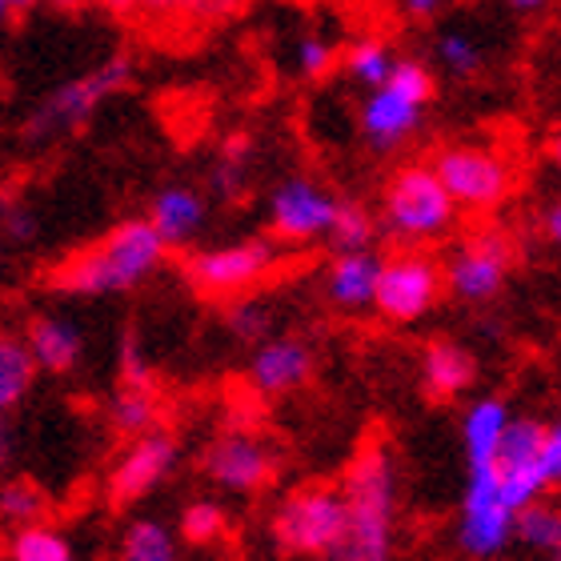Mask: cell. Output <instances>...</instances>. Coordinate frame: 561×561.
Masks as SVG:
<instances>
[{
    "label": "cell",
    "mask_w": 561,
    "mask_h": 561,
    "mask_svg": "<svg viewBox=\"0 0 561 561\" xmlns=\"http://www.w3.org/2000/svg\"><path fill=\"white\" fill-rule=\"evenodd\" d=\"M45 514V493L36 490L33 481H12L9 490L0 493V517L16 522V526H36V517Z\"/></svg>",
    "instance_id": "836d02e7"
},
{
    "label": "cell",
    "mask_w": 561,
    "mask_h": 561,
    "mask_svg": "<svg viewBox=\"0 0 561 561\" xmlns=\"http://www.w3.org/2000/svg\"><path fill=\"white\" fill-rule=\"evenodd\" d=\"M541 229H546V237H550V245L561 249V197H553L550 205H546V213H541Z\"/></svg>",
    "instance_id": "8d00e7d4"
},
{
    "label": "cell",
    "mask_w": 561,
    "mask_h": 561,
    "mask_svg": "<svg viewBox=\"0 0 561 561\" xmlns=\"http://www.w3.org/2000/svg\"><path fill=\"white\" fill-rule=\"evenodd\" d=\"M33 374H36V362L28 345L12 337H0V410H9L16 401L28 393L33 386Z\"/></svg>",
    "instance_id": "4316f807"
},
{
    "label": "cell",
    "mask_w": 561,
    "mask_h": 561,
    "mask_svg": "<svg viewBox=\"0 0 561 561\" xmlns=\"http://www.w3.org/2000/svg\"><path fill=\"white\" fill-rule=\"evenodd\" d=\"M293 60H297V72L317 81V77H325L333 65H337V41L325 33H305L297 45H293Z\"/></svg>",
    "instance_id": "d6a6232c"
},
{
    "label": "cell",
    "mask_w": 561,
    "mask_h": 561,
    "mask_svg": "<svg viewBox=\"0 0 561 561\" xmlns=\"http://www.w3.org/2000/svg\"><path fill=\"white\" fill-rule=\"evenodd\" d=\"M546 478L550 485H561V417L546 425Z\"/></svg>",
    "instance_id": "d590c367"
},
{
    "label": "cell",
    "mask_w": 561,
    "mask_h": 561,
    "mask_svg": "<svg viewBox=\"0 0 561 561\" xmlns=\"http://www.w3.org/2000/svg\"><path fill=\"white\" fill-rule=\"evenodd\" d=\"M381 221L405 245H430V241H442L454 229L457 205L437 181L433 164H405L386 185Z\"/></svg>",
    "instance_id": "277c9868"
},
{
    "label": "cell",
    "mask_w": 561,
    "mask_h": 561,
    "mask_svg": "<svg viewBox=\"0 0 561 561\" xmlns=\"http://www.w3.org/2000/svg\"><path fill=\"white\" fill-rule=\"evenodd\" d=\"M117 561H176V538L161 522L140 517V522H133V526L125 529Z\"/></svg>",
    "instance_id": "484cf974"
},
{
    "label": "cell",
    "mask_w": 561,
    "mask_h": 561,
    "mask_svg": "<svg viewBox=\"0 0 561 561\" xmlns=\"http://www.w3.org/2000/svg\"><path fill=\"white\" fill-rule=\"evenodd\" d=\"M313 350L301 337H270L265 345H257L253 362H249V381L265 398H280L301 389L313 377Z\"/></svg>",
    "instance_id": "2e32d148"
},
{
    "label": "cell",
    "mask_w": 561,
    "mask_h": 561,
    "mask_svg": "<svg viewBox=\"0 0 561 561\" xmlns=\"http://www.w3.org/2000/svg\"><path fill=\"white\" fill-rule=\"evenodd\" d=\"M12 561H72V546L57 529L28 526L12 538Z\"/></svg>",
    "instance_id": "4dcf8cb0"
},
{
    "label": "cell",
    "mask_w": 561,
    "mask_h": 561,
    "mask_svg": "<svg viewBox=\"0 0 561 561\" xmlns=\"http://www.w3.org/2000/svg\"><path fill=\"white\" fill-rule=\"evenodd\" d=\"M433 93H437V81H433L430 65L417 57H398V65H393V72H389V81L362 101L365 140H369L377 152L398 149L401 140L417 133Z\"/></svg>",
    "instance_id": "3957f363"
},
{
    "label": "cell",
    "mask_w": 561,
    "mask_h": 561,
    "mask_svg": "<svg viewBox=\"0 0 561 561\" xmlns=\"http://www.w3.org/2000/svg\"><path fill=\"white\" fill-rule=\"evenodd\" d=\"M505 277H510V241H505V233H497V229L469 233L442 265L445 289L466 305L493 301V297L502 293Z\"/></svg>",
    "instance_id": "9c48e42d"
},
{
    "label": "cell",
    "mask_w": 561,
    "mask_h": 561,
    "mask_svg": "<svg viewBox=\"0 0 561 561\" xmlns=\"http://www.w3.org/2000/svg\"><path fill=\"white\" fill-rule=\"evenodd\" d=\"M121 389H157L152 386V365L149 357L140 353L137 337H125V345H121Z\"/></svg>",
    "instance_id": "e575fe53"
},
{
    "label": "cell",
    "mask_w": 561,
    "mask_h": 561,
    "mask_svg": "<svg viewBox=\"0 0 561 561\" xmlns=\"http://www.w3.org/2000/svg\"><path fill=\"white\" fill-rule=\"evenodd\" d=\"M437 60H442L445 72H454V77H478L481 65H485V53H481V41L469 33H442L437 36V45H433Z\"/></svg>",
    "instance_id": "f1b7e54d"
},
{
    "label": "cell",
    "mask_w": 561,
    "mask_h": 561,
    "mask_svg": "<svg viewBox=\"0 0 561 561\" xmlns=\"http://www.w3.org/2000/svg\"><path fill=\"white\" fill-rule=\"evenodd\" d=\"M381 270H386V257L374 253V249H365V253H337V257L329 261V273H325L329 301L337 305V309H345V313L374 309Z\"/></svg>",
    "instance_id": "e0dca14e"
},
{
    "label": "cell",
    "mask_w": 561,
    "mask_h": 561,
    "mask_svg": "<svg viewBox=\"0 0 561 561\" xmlns=\"http://www.w3.org/2000/svg\"><path fill=\"white\" fill-rule=\"evenodd\" d=\"M225 505L221 502H209V497H201V502H188L185 514H181V538L193 541V546H209L225 534Z\"/></svg>",
    "instance_id": "1f68e13d"
},
{
    "label": "cell",
    "mask_w": 561,
    "mask_h": 561,
    "mask_svg": "<svg viewBox=\"0 0 561 561\" xmlns=\"http://www.w3.org/2000/svg\"><path fill=\"white\" fill-rule=\"evenodd\" d=\"M277 270V249L265 237H249V241H233V245L205 249L188 261V277L193 285L213 297H237L249 293L253 285L270 277Z\"/></svg>",
    "instance_id": "8fae6325"
},
{
    "label": "cell",
    "mask_w": 561,
    "mask_h": 561,
    "mask_svg": "<svg viewBox=\"0 0 561 561\" xmlns=\"http://www.w3.org/2000/svg\"><path fill=\"white\" fill-rule=\"evenodd\" d=\"M4 12H9V4H0V16H4Z\"/></svg>",
    "instance_id": "7bdbcfd3"
},
{
    "label": "cell",
    "mask_w": 561,
    "mask_h": 561,
    "mask_svg": "<svg viewBox=\"0 0 561 561\" xmlns=\"http://www.w3.org/2000/svg\"><path fill=\"white\" fill-rule=\"evenodd\" d=\"M249 161H253V137H249V133H229V137L221 140V152H217V164H213V176H209L217 201L237 205V201L245 197Z\"/></svg>",
    "instance_id": "7402d4cb"
},
{
    "label": "cell",
    "mask_w": 561,
    "mask_h": 561,
    "mask_svg": "<svg viewBox=\"0 0 561 561\" xmlns=\"http://www.w3.org/2000/svg\"><path fill=\"white\" fill-rule=\"evenodd\" d=\"M421 381L433 398H457L478 381V357L457 341H430L421 353Z\"/></svg>",
    "instance_id": "ffe728a7"
},
{
    "label": "cell",
    "mask_w": 561,
    "mask_h": 561,
    "mask_svg": "<svg viewBox=\"0 0 561 561\" xmlns=\"http://www.w3.org/2000/svg\"><path fill=\"white\" fill-rule=\"evenodd\" d=\"M377 221L374 213L357 205V201H337V213H333V225H329V245H333V257L337 253H365L374 249Z\"/></svg>",
    "instance_id": "d4e9b609"
},
{
    "label": "cell",
    "mask_w": 561,
    "mask_h": 561,
    "mask_svg": "<svg viewBox=\"0 0 561 561\" xmlns=\"http://www.w3.org/2000/svg\"><path fill=\"white\" fill-rule=\"evenodd\" d=\"M550 161H553V169L561 173V129L550 137Z\"/></svg>",
    "instance_id": "ab89813d"
},
{
    "label": "cell",
    "mask_w": 561,
    "mask_h": 561,
    "mask_svg": "<svg viewBox=\"0 0 561 561\" xmlns=\"http://www.w3.org/2000/svg\"><path fill=\"white\" fill-rule=\"evenodd\" d=\"M333 213H337V197L325 185H317L313 176H285L270 193V229L289 245L325 241Z\"/></svg>",
    "instance_id": "7c38bea8"
},
{
    "label": "cell",
    "mask_w": 561,
    "mask_h": 561,
    "mask_svg": "<svg viewBox=\"0 0 561 561\" xmlns=\"http://www.w3.org/2000/svg\"><path fill=\"white\" fill-rule=\"evenodd\" d=\"M164 261L161 237L152 233L149 221H121L105 241L81 249L53 273V285L65 293H84V297H101V293H125L149 277Z\"/></svg>",
    "instance_id": "7a4b0ae2"
},
{
    "label": "cell",
    "mask_w": 561,
    "mask_h": 561,
    "mask_svg": "<svg viewBox=\"0 0 561 561\" xmlns=\"http://www.w3.org/2000/svg\"><path fill=\"white\" fill-rule=\"evenodd\" d=\"M433 173H437V181L445 185L457 209L473 213L502 205L510 197V185H514L505 157H497L485 145H445L433 161Z\"/></svg>",
    "instance_id": "52a82bcc"
},
{
    "label": "cell",
    "mask_w": 561,
    "mask_h": 561,
    "mask_svg": "<svg viewBox=\"0 0 561 561\" xmlns=\"http://www.w3.org/2000/svg\"><path fill=\"white\" fill-rule=\"evenodd\" d=\"M393 65H398V57H393L389 41H381V36H357V41L345 48V72H350L357 84H365L369 93L389 81Z\"/></svg>",
    "instance_id": "cb8c5ba5"
},
{
    "label": "cell",
    "mask_w": 561,
    "mask_h": 561,
    "mask_svg": "<svg viewBox=\"0 0 561 561\" xmlns=\"http://www.w3.org/2000/svg\"><path fill=\"white\" fill-rule=\"evenodd\" d=\"M442 265L417 249H405L398 257L386 261L381 270V285H377V313L398 321V325H413L425 313H433V305L442 297Z\"/></svg>",
    "instance_id": "30bf717a"
},
{
    "label": "cell",
    "mask_w": 561,
    "mask_h": 561,
    "mask_svg": "<svg viewBox=\"0 0 561 561\" xmlns=\"http://www.w3.org/2000/svg\"><path fill=\"white\" fill-rule=\"evenodd\" d=\"M205 217H209V201L201 197L197 188L173 185V188H161L152 197L149 225L152 233L161 237V245L169 249V245H188L205 229Z\"/></svg>",
    "instance_id": "ac0fdd59"
},
{
    "label": "cell",
    "mask_w": 561,
    "mask_h": 561,
    "mask_svg": "<svg viewBox=\"0 0 561 561\" xmlns=\"http://www.w3.org/2000/svg\"><path fill=\"white\" fill-rule=\"evenodd\" d=\"M517 514L502 502L497 481L490 469L469 473L466 493H461V517H457V546L473 561L502 558L514 546Z\"/></svg>",
    "instance_id": "ba28073f"
},
{
    "label": "cell",
    "mask_w": 561,
    "mask_h": 561,
    "mask_svg": "<svg viewBox=\"0 0 561 561\" xmlns=\"http://www.w3.org/2000/svg\"><path fill=\"white\" fill-rule=\"evenodd\" d=\"M345 534V497L333 485H297L273 514V538L285 553L329 558Z\"/></svg>",
    "instance_id": "5b68a950"
},
{
    "label": "cell",
    "mask_w": 561,
    "mask_h": 561,
    "mask_svg": "<svg viewBox=\"0 0 561 561\" xmlns=\"http://www.w3.org/2000/svg\"><path fill=\"white\" fill-rule=\"evenodd\" d=\"M28 353L36 365H45L53 374H69L81 362V329L60 317H36L28 325Z\"/></svg>",
    "instance_id": "44dd1931"
},
{
    "label": "cell",
    "mask_w": 561,
    "mask_h": 561,
    "mask_svg": "<svg viewBox=\"0 0 561 561\" xmlns=\"http://www.w3.org/2000/svg\"><path fill=\"white\" fill-rule=\"evenodd\" d=\"M0 457H4V425H0Z\"/></svg>",
    "instance_id": "60d3db41"
},
{
    "label": "cell",
    "mask_w": 561,
    "mask_h": 561,
    "mask_svg": "<svg viewBox=\"0 0 561 561\" xmlns=\"http://www.w3.org/2000/svg\"><path fill=\"white\" fill-rule=\"evenodd\" d=\"M176 466V442L169 437L164 430H152L145 437L125 449V457L117 461L113 469V478H108V497L117 505H129L137 497L152 490V485H161L169 478V469Z\"/></svg>",
    "instance_id": "9a60e30c"
},
{
    "label": "cell",
    "mask_w": 561,
    "mask_h": 561,
    "mask_svg": "<svg viewBox=\"0 0 561 561\" xmlns=\"http://www.w3.org/2000/svg\"><path fill=\"white\" fill-rule=\"evenodd\" d=\"M9 229L16 237H28V233H33V221H28L24 213H9Z\"/></svg>",
    "instance_id": "f35d334b"
},
{
    "label": "cell",
    "mask_w": 561,
    "mask_h": 561,
    "mask_svg": "<svg viewBox=\"0 0 561 561\" xmlns=\"http://www.w3.org/2000/svg\"><path fill=\"white\" fill-rule=\"evenodd\" d=\"M541 561H561V550H558V553H550V558H541Z\"/></svg>",
    "instance_id": "b9f144b4"
},
{
    "label": "cell",
    "mask_w": 561,
    "mask_h": 561,
    "mask_svg": "<svg viewBox=\"0 0 561 561\" xmlns=\"http://www.w3.org/2000/svg\"><path fill=\"white\" fill-rule=\"evenodd\" d=\"M437 9H442L437 0H410V4H405V12H413V16H433Z\"/></svg>",
    "instance_id": "74e56055"
},
{
    "label": "cell",
    "mask_w": 561,
    "mask_h": 561,
    "mask_svg": "<svg viewBox=\"0 0 561 561\" xmlns=\"http://www.w3.org/2000/svg\"><path fill=\"white\" fill-rule=\"evenodd\" d=\"M201 469L209 473L213 485H221L229 493H253L273 478L277 457L257 433H221L217 442H209Z\"/></svg>",
    "instance_id": "5bb4252c"
},
{
    "label": "cell",
    "mask_w": 561,
    "mask_h": 561,
    "mask_svg": "<svg viewBox=\"0 0 561 561\" xmlns=\"http://www.w3.org/2000/svg\"><path fill=\"white\" fill-rule=\"evenodd\" d=\"M490 473L497 481L502 502L514 514H522L526 505L541 502L546 490H550V478H546V421L538 417L510 421Z\"/></svg>",
    "instance_id": "8992f818"
},
{
    "label": "cell",
    "mask_w": 561,
    "mask_h": 561,
    "mask_svg": "<svg viewBox=\"0 0 561 561\" xmlns=\"http://www.w3.org/2000/svg\"><path fill=\"white\" fill-rule=\"evenodd\" d=\"M510 405L502 398H478L461 417V445H466V461L469 473H481V469H493V457L502 449V437L510 430Z\"/></svg>",
    "instance_id": "d6986e66"
},
{
    "label": "cell",
    "mask_w": 561,
    "mask_h": 561,
    "mask_svg": "<svg viewBox=\"0 0 561 561\" xmlns=\"http://www.w3.org/2000/svg\"><path fill=\"white\" fill-rule=\"evenodd\" d=\"M129 72H133L129 57H113V60H105L101 69L89 72V77H81V81L60 84L57 93L41 105V113L33 117L28 133H33V137H45V133L84 125V121L93 117V108L101 105L108 93H117L121 84L129 81Z\"/></svg>",
    "instance_id": "4fadbf2b"
},
{
    "label": "cell",
    "mask_w": 561,
    "mask_h": 561,
    "mask_svg": "<svg viewBox=\"0 0 561 561\" xmlns=\"http://www.w3.org/2000/svg\"><path fill=\"white\" fill-rule=\"evenodd\" d=\"M113 425L129 437L157 430V389H121L113 398Z\"/></svg>",
    "instance_id": "83f0119b"
},
{
    "label": "cell",
    "mask_w": 561,
    "mask_h": 561,
    "mask_svg": "<svg viewBox=\"0 0 561 561\" xmlns=\"http://www.w3.org/2000/svg\"><path fill=\"white\" fill-rule=\"evenodd\" d=\"M341 497H345V534L329 561H393L398 469L386 445L374 442L353 457Z\"/></svg>",
    "instance_id": "6da1fadb"
},
{
    "label": "cell",
    "mask_w": 561,
    "mask_h": 561,
    "mask_svg": "<svg viewBox=\"0 0 561 561\" xmlns=\"http://www.w3.org/2000/svg\"><path fill=\"white\" fill-rule=\"evenodd\" d=\"M514 541H522L529 553H541V558L558 553L561 550V502L541 497V502L526 505V510L517 514Z\"/></svg>",
    "instance_id": "603a6c76"
},
{
    "label": "cell",
    "mask_w": 561,
    "mask_h": 561,
    "mask_svg": "<svg viewBox=\"0 0 561 561\" xmlns=\"http://www.w3.org/2000/svg\"><path fill=\"white\" fill-rule=\"evenodd\" d=\"M229 333L245 345H265L273 333V309L261 297H241V301L229 305Z\"/></svg>",
    "instance_id": "f546056e"
}]
</instances>
